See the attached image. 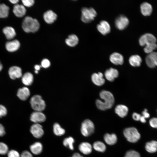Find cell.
<instances>
[{
    "instance_id": "obj_1",
    "label": "cell",
    "mask_w": 157,
    "mask_h": 157,
    "mask_svg": "<svg viewBox=\"0 0 157 157\" xmlns=\"http://www.w3.org/2000/svg\"><path fill=\"white\" fill-rule=\"evenodd\" d=\"M99 96L103 101L98 99L96 100V106L99 109L105 110L112 107L115 99L113 95L111 92L108 91L103 90L100 92Z\"/></svg>"
},
{
    "instance_id": "obj_2",
    "label": "cell",
    "mask_w": 157,
    "mask_h": 157,
    "mask_svg": "<svg viewBox=\"0 0 157 157\" xmlns=\"http://www.w3.org/2000/svg\"><path fill=\"white\" fill-rule=\"evenodd\" d=\"M23 30L26 33H34L37 31L40 27V24L36 19L29 16L26 17L22 24Z\"/></svg>"
},
{
    "instance_id": "obj_3",
    "label": "cell",
    "mask_w": 157,
    "mask_h": 157,
    "mask_svg": "<svg viewBox=\"0 0 157 157\" xmlns=\"http://www.w3.org/2000/svg\"><path fill=\"white\" fill-rule=\"evenodd\" d=\"M30 103L33 109L35 111L42 112L44 110L46 104L42 97L39 95H35L31 99Z\"/></svg>"
},
{
    "instance_id": "obj_4",
    "label": "cell",
    "mask_w": 157,
    "mask_h": 157,
    "mask_svg": "<svg viewBox=\"0 0 157 157\" xmlns=\"http://www.w3.org/2000/svg\"><path fill=\"white\" fill-rule=\"evenodd\" d=\"M124 134L127 140L132 143L137 142L140 138V135L138 130L134 127L125 129L124 131Z\"/></svg>"
},
{
    "instance_id": "obj_5",
    "label": "cell",
    "mask_w": 157,
    "mask_h": 157,
    "mask_svg": "<svg viewBox=\"0 0 157 157\" xmlns=\"http://www.w3.org/2000/svg\"><path fill=\"white\" fill-rule=\"evenodd\" d=\"M97 15L95 10L93 8L84 7L81 10V20L85 23H88L93 20Z\"/></svg>"
},
{
    "instance_id": "obj_6",
    "label": "cell",
    "mask_w": 157,
    "mask_h": 157,
    "mask_svg": "<svg viewBox=\"0 0 157 157\" xmlns=\"http://www.w3.org/2000/svg\"><path fill=\"white\" fill-rule=\"evenodd\" d=\"M94 125L90 120L86 119L83 122L81 131L83 135L85 137L89 136L94 133Z\"/></svg>"
},
{
    "instance_id": "obj_7",
    "label": "cell",
    "mask_w": 157,
    "mask_h": 157,
    "mask_svg": "<svg viewBox=\"0 0 157 157\" xmlns=\"http://www.w3.org/2000/svg\"><path fill=\"white\" fill-rule=\"evenodd\" d=\"M156 38L153 35L147 33L143 35L140 38L139 43L141 46H144L152 43H156Z\"/></svg>"
},
{
    "instance_id": "obj_8",
    "label": "cell",
    "mask_w": 157,
    "mask_h": 157,
    "mask_svg": "<svg viewBox=\"0 0 157 157\" xmlns=\"http://www.w3.org/2000/svg\"><path fill=\"white\" fill-rule=\"evenodd\" d=\"M30 131L33 136L37 138L42 137L44 131L42 126L39 123H35L31 127Z\"/></svg>"
},
{
    "instance_id": "obj_9",
    "label": "cell",
    "mask_w": 157,
    "mask_h": 157,
    "mask_svg": "<svg viewBox=\"0 0 157 157\" xmlns=\"http://www.w3.org/2000/svg\"><path fill=\"white\" fill-rule=\"evenodd\" d=\"M129 23L128 19L123 15L119 16L115 20V26L118 29L122 30L125 28Z\"/></svg>"
},
{
    "instance_id": "obj_10",
    "label": "cell",
    "mask_w": 157,
    "mask_h": 157,
    "mask_svg": "<svg viewBox=\"0 0 157 157\" xmlns=\"http://www.w3.org/2000/svg\"><path fill=\"white\" fill-rule=\"evenodd\" d=\"M30 119L35 123H38L44 122L46 119V117L42 112L35 111L31 114Z\"/></svg>"
},
{
    "instance_id": "obj_11",
    "label": "cell",
    "mask_w": 157,
    "mask_h": 157,
    "mask_svg": "<svg viewBox=\"0 0 157 157\" xmlns=\"http://www.w3.org/2000/svg\"><path fill=\"white\" fill-rule=\"evenodd\" d=\"M8 73L10 78L13 80L20 78L22 76L21 69L16 66L10 67L8 70Z\"/></svg>"
},
{
    "instance_id": "obj_12",
    "label": "cell",
    "mask_w": 157,
    "mask_h": 157,
    "mask_svg": "<svg viewBox=\"0 0 157 157\" xmlns=\"http://www.w3.org/2000/svg\"><path fill=\"white\" fill-rule=\"evenodd\" d=\"M98 31L102 34L105 35L110 33V27L108 23L106 21H101L97 26Z\"/></svg>"
},
{
    "instance_id": "obj_13",
    "label": "cell",
    "mask_w": 157,
    "mask_h": 157,
    "mask_svg": "<svg viewBox=\"0 0 157 157\" xmlns=\"http://www.w3.org/2000/svg\"><path fill=\"white\" fill-rule=\"evenodd\" d=\"M118 71L116 69L110 68L107 69L104 72V75L106 78L110 82L113 81L115 79L119 76Z\"/></svg>"
},
{
    "instance_id": "obj_14",
    "label": "cell",
    "mask_w": 157,
    "mask_h": 157,
    "mask_svg": "<svg viewBox=\"0 0 157 157\" xmlns=\"http://www.w3.org/2000/svg\"><path fill=\"white\" fill-rule=\"evenodd\" d=\"M103 77V74L101 72L94 73L91 76V80L92 82L96 85L101 86L105 83V80Z\"/></svg>"
},
{
    "instance_id": "obj_15",
    "label": "cell",
    "mask_w": 157,
    "mask_h": 157,
    "mask_svg": "<svg viewBox=\"0 0 157 157\" xmlns=\"http://www.w3.org/2000/svg\"><path fill=\"white\" fill-rule=\"evenodd\" d=\"M20 46V43L17 40L8 41L5 44L6 50L10 52H13L17 51Z\"/></svg>"
},
{
    "instance_id": "obj_16",
    "label": "cell",
    "mask_w": 157,
    "mask_h": 157,
    "mask_svg": "<svg viewBox=\"0 0 157 157\" xmlns=\"http://www.w3.org/2000/svg\"><path fill=\"white\" fill-rule=\"evenodd\" d=\"M110 60L114 65H122L124 63V58L120 53L114 52L112 53L110 56Z\"/></svg>"
},
{
    "instance_id": "obj_17",
    "label": "cell",
    "mask_w": 157,
    "mask_h": 157,
    "mask_svg": "<svg viewBox=\"0 0 157 157\" xmlns=\"http://www.w3.org/2000/svg\"><path fill=\"white\" fill-rule=\"evenodd\" d=\"M57 15L51 10H48L43 15V18L45 22L48 24H51L56 19Z\"/></svg>"
},
{
    "instance_id": "obj_18",
    "label": "cell",
    "mask_w": 157,
    "mask_h": 157,
    "mask_svg": "<svg viewBox=\"0 0 157 157\" xmlns=\"http://www.w3.org/2000/svg\"><path fill=\"white\" fill-rule=\"evenodd\" d=\"M13 12L16 17H22L25 15L26 10L23 5L17 4L13 6Z\"/></svg>"
},
{
    "instance_id": "obj_19",
    "label": "cell",
    "mask_w": 157,
    "mask_h": 157,
    "mask_svg": "<svg viewBox=\"0 0 157 157\" xmlns=\"http://www.w3.org/2000/svg\"><path fill=\"white\" fill-rule=\"evenodd\" d=\"M30 94L29 90L27 87H24L18 89L17 95L20 100L25 101L28 97Z\"/></svg>"
},
{
    "instance_id": "obj_20",
    "label": "cell",
    "mask_w": 157,
    "mask_h": 157,
    "mask_svg": "<svg viewBox=\"0 0 157 157\" xmlns=\"http://www.w3.org/2000/svg\"><path fill=\"white\" fill-rule=\"evenodd\" d=\"M128 110V108L126 106L122 104L117 105L115 109V113L122 118L124 117L127 115Z\"/></svg>"
},
{
    "instance_id": "obj_21",
    "label": "cell",
    "mask_w": 157,
    "mask_h": 157,
    "mask_svg": "<svg viewBox=\"0 0 157 157\" xmlns=\"http://www.w3.org/2000/svg\"><path fill=\"white\" fill-rule=\"evenodd\" d=\"M140 8L142 14L144 16L150 15L152 12V6L147 2H144L142 3L140 5Z\"/></svg>"
},
{
    "instance_id": "obj_22",
    "label": "cell",
    "mask_w": 157,
    "mask_h": 157,
    "mask_svg": "<svg viewBox=\"0 0 157 157\" xmlns=\"http://www.w3.org/2000/svg\"><path fill=\"white\" fill-rule=\"evenodd\" d=\"M78 149L81 152L85 155L89 154L92 150V145L87 142L81 143L79 146Z\"/></svg>"
},
{
    "instance_id": "obj_23",
    "label": "cell",
    "mask_w": 157,
    "mask_h": 157,
    "mask_svg": "<svg viewBox=\"0 0 157 157\" xmlns=\"http://www.w3.org/2000/svg\"><path fill=\"white\" fill-rule=\"evenodd\" d=\"M3 32L6 38L9 40L13 39L16 35L14 29L10 26H6L4 28Z\"/></svg>"
},
{
    "instance_id": "obj_24",
    "label": "cell",
    "mask_w": 157,
    "mask_h": 157,
    "mask_svg": "<svg viewBox=\"0 0 157 157\" xmlns=\"http://www.w3.org/2000/svg\"><path fill=\"white\" fill-rule=\"evenodd\" d=\"M22 81L25 85L29 86L31 85L33 80V75L30 72H27L22 76Z\"/></svg>"
},
{
    "instance_id": "obj_25",
    "label": "cell",
    "mask_w": 157,
    "mask_h": 157,
    "mask_svg": "<svg viewBox=\"0 0 157 157\" xmlns=\"http://www.w3.org/2000/svg\"><path fill=\"white\" fill-rule=\"evenodd\" d=\"M142 62V59L140 56L138 55L131 56L129 59V62L132 66H140Z\"/></svg>"
},
{
    "instance_id": "obj_26",
    "label": "cell",
    "mask_w": 157,
    "mask_h": 157,
    "mask_svg": "<svg viewBox=\"0 0 157 157\" xmlns=\"http://www.w3.org/2000/svg\"><path fill=\"white\" fill-rule=\"evenodd\" d=\"M104 139L106 142L109 145L115 144L117 140V136L114 133L111 134L106 133L104 135Z\"/></svg>"
},
{
    "instance_id": "obj_27",
    "label": "cell",
    "mask_w": 157,
    "mask_h": 157,
    "mask_svg": "<svg viewBox=\"0 0 157 157\" xmlns=\"http://www.w3.org/2000/svg\"><path fill=\"white\" fill-rule=\"evenodd\" d=\"M30 149L33 154L35 155H38L40 154L42 151V145L40 142H36L30 146Z\"/></svg>"
},
{
    "instance_id": "obj_28",
    "label": "cell",
    "mask_w": 157,
    "mask_h": 157,
    "mask_svg": "<svg viewBox=\"0 0 157 157\" xmlns=\"http://www.w3.org/2000/svg\"><path fill=\"white\" fill-rule=\"evenodd\" d=\"M65 43L68 46L74 47L76 46L78 42V39L76 35L74 34L69 35L68 38L65 41Z\"/></svg>"
},
{
    "instance_id": "obj_29",
    "label": "cell",
    "mask_w": 157,
    "mask_h": 157,
    "mask_svg": "<svg viewBox=\"0 0 157 157\" xmlns=\"http://www.w3.org/2000/svg\"><path fill=\"white\" fill-rule=\"evenodd\" d=\"M146 150L150 153H153L157 151V141L152 140L147 142L145 145Z\"/></svg>"
},
{
    "instance_id": "obj_30",
    "label": "cell",
    "mask_w": 157,
    "mask_h": 157,
    "mask_svg": "<svg viewBox=\"0 0 157 157\" xmlns=\"http://www.w3.org/2000/svg\"><path fill=\"white\" fill-rule=\"evenodd\" d=\"M9 8L3 3L0 4V18H5L8 15Z\"/></svg>"
},
{
    "instance_id": "obj_31",
    "label": "cell",
    "mask_w": 157,
    "mask_h": 157,
    "mask_svg": "<svg viewBox=\"0 0 157 157\" xmlns=\"http://www.w3.org/2000/svg\"><path fill=\"white\" fill-rule=\"evenodd\" d=\"M53 132L54 134L58 136L63 135L65 133V130L62 128L58 123H55L53 125Z\"/></svg>"
},
{
    "instance_id": "obj_32",
    "label": "cell",
    "mask_w": 157,
    "mask_h": 157,
    "mask_svg": "<svg viewBox=\"0 0 157 157\" xmlns=\"http://www.w3.org/2000/svg\"><path fill=\"white\" fill-rule=\"evenodd\" d=\"M93 147L95 150L101 152H104L106 149L105 144L99 141L95 142L93 144Z\"/></svg>"
},
{
    "instance_id": "obj_33",
    "label": "cell",
    "mask_w": 157,
    "mask_h": 157,
    "mask_svg": "<svg viewBox=\"0 0 157 157\" xmlns=\"http://www.w3.org/2000/svg\"><path fill=\"white\" fill-rule=\"evenodd\" d=\"M74 142V138L72 137H69L65 138L63 140V144L64 146L72 150L74 149L73 143Z\"/></svg>"
},
{
    "instance_id": "obj_34",
    "label": "cell",
    "mask_w": 157,
    "mask_h": 157,
    "mask_svg": "<svg viewBox=\"0 0 157 157\" xmlns=\"http://www.w3.org/2000/svg\"><path fill=\"white\" fill-rule=\"evenodd\" d=\"M157 48V44L156 43H152L145 45L144 51L146 53L150 54L153 52V51Z\"/></svg>"
},
{
    "instance_id": "obj_35",
    "label": "cell",
    "mask_w": 157,
    "mask_h": 157,
    "mask_svg": "<svg viewBox=\"0 0 157 157\" xmlns=\"http://www.w3.org/2000/svg\"><path fill=\"white\" fill-rule=\"evenodd\" d=\"M8 151L7 145L3 142H0V154L5 155L7 154Z\"/></svg>"
},
{
    "instance_id": "obj_36",
    "label": "cell",
    "mask_w": 157,
    "mask_h": 157,
    "mask_svg": "<svg viewBox=\"0 0 157 157\" xmlns=\"http://www.w3.org/2000/svg\"><path fill=\"white\" fill-rule=\"evenodd\" d=\"M145 62L147 65L150 68H154L156 67L152 58L149 54L146 56Z\"/></svg>"
},
{
    "instance_id": "obj_37",
    "label": "cell",
    "mask_w": 157,
    "mask_h": 157,
    "mask_svg": "<svg viewBox=\"0 0 157 157\" xmlns=\"http://www.w3.org/2000/svg\"><path fill=\"white\" fill-rule=\"evenodd\" d=\"M124 157H140V154L138 152L133 150L127 151Z\"/></svg>"
},
{
    "instance_id": "obj_38",
    "label": "cell",
    "mask_w": 157,
    "mask_h": 157,
    "mask_svg": "<svg viewBox=\"0 0 157 157\" xmlns=\"http://www.w3.org/2000/svg\"><path fill=\"white\" fill-rule=\"evenodd\" d=\"M8 157H20L19 153L17 151L11 149L8 151L7 153Z\"/></svg>"
},
{
    "instance_id": "obj_39",
    "label": "cell",
    "mask_w": 157,
    "mask_h": 157,
    "mask_svg": "<svg viewBox=\"0 0 157 157\" xmlns=\"http://www.w3.org/2000/svg\"><path fill=\"white\" fill-rule=\"evenodd\" d=\"M7 113L6 108L3 105L0 104V118L6 116Z\"/></svg>"
},
{
    "instance_id": "obj_40",
    "label": "cell",
    "mask_w": 157,
    "mask_h": 157,
    "mask_svg": "<svg viewBox=\"0 0 157 157\" xmlns=\"http://www.w3.org/2000/svg\"><path fill=\"white\" fill-rule=\"evenodd\" d=\"M22 2L23 6L27 7H31L34 3V0H22Z\"/></svg>"
},
{
    "instance_id": "obj_41",
    "label": "cell",
    "mask_w": 157,
    "mask_h": 157,
    "mask_svg": "<svg viewBox=\"0 0 157 157\" xmlns=\"http://www.w3.org/2000/svg\"><path fill=\"white\" fill-rule=\"evenodd\" d=\"M50 65L49 61L47 59H44L41 61V66L44 68H47Z\"/></svg>"
},
{
    "instance_id": "obj_42",
    "label": "cell",
    "mask_w": 157,
    "mask_h": 157,
    "mask_svg": "<svg viewBox=\"0 0 157 157\" xmlns=\"http://www.w3.org/2000/svg\"><path fill=\"white\" fill-rule=\"evenodd\" d=\"M149 123L151 127L154 128H157V118H151L149 120Z\"/></svg>"
},
{
    "instance_id": "obj_43",
    "label": "cell",
    "mask_w": 157,
    "mask_h": 157,
    "mask_svg": "<svg viewBox=\"0 0 157 157\" xmlns=\"http://www.w3.org/2000/svg\"><path fill=\"white\" fill-rule=\"evenodd\" d=\"M156 66H157V52H153L149 54Z\"/></svg>"
},
{
    "instance_id": "obj_44",
    "label": "cell",
    "mask_w": 157,
    "mask_h": 157,
    "mask_svg": "<svg viewBox=\"0 0 157 157\" xmlns=\"http://www.w3.org/2000/svg\"><path fill=\"white\" fill-rule=\"evenodd\" d=\"M20 157H33V156L29 151L25 150L22 152Z\"/></svg>"
},
{
    "instance_id": "obj_45",
    "label": "cell",
    "mask_w": 157,
    "mask_h": 157,
    "mask_svg": "<svg viewBox=\"0 0 157 157\" xmlns=\"http://www.w3.org/2000/svg\"><path fill=\"white\" fill-rule=\"evenodd\" d=\"M141 116L140 115L136 113H134L132 114V118L135 121H139Z\"/></svg>"
},
{
    "instance_id": "obj_46",
    "label": "cell",
    "mask_w": 157,
    "mask_h": 157,
    "mask_svg": "<svg viewBox=\"0 0 157 157\" xmlns=\"http://www.w3.org/2000/svg\"><path fill=\"white\" fill-rule=\"evenodd\" d=\"M6 133V132L4 127L1 124H0V136H3Z\"/></svg>"
},
{
    "instance_id": "obj_47",
    "label": "cell",
    "mask_w": 157,
    "mask_h": 157,
    "mask_svg": "<svg viewBox=\"0 0 157 157\" xmlns=\"http://www.w3.org/2000/svg\"><path fill=\"white\" fill-rule=\"evenodd\" d=\"M142 116L146 119L149 118L150 117L149 114L147 112V109H144V110L142 112Z\"/></svg>"
},
{
    "instance_id": "obj_48",
    "label": "cell",
    "mask_w": 157,
    "mask_h": 157,
    "mask_svg": "<svg viewBox=\"0 0 157 157\" xmlns=\"http://www.w3.org/2000/svg\"><path fill=\"white\" fill-rule=\"evenodd\" d=\"M145 119L146 118L142 115H141V117L140 119V121L142 123H145L146 122V120Z\"/></svg>"
},
{
    "instance_id": "obj_49",
    "label": "cell",
    "mask_w": 157,
    "mask_h": 157,
    "mask_svg": "<svg viewBox=\"0 0 157 157\" xmlns=\"http://www.w3.org/2000/svg\"><path fill=\"white\" fill-rule=\"evenodd\" d=\"M71 157H83L78 153H74Z\"/></svg>"
},
{
    "instance_id": "obj_50",
    "label": "cell",
    "mask_w": 157,
    "mask_h": 157,
    "mask_svg": "<svg viewBox=\"0 0 157 157\" xmlns=\"http://www.w3.org/2000/svg\"><path fill=\"white\" fill-rule=\"evenodd\" d=\"M10 1L12 3L14 4H17L19 1L18 0H10Z\"/></svg>"
},
{
    "instance_id": "obj_51",
    "label": "cell",
    "mask_w": 157,
    "mask_h": 157,
    "mask_svg": "<svg viewBox=\"0 0 157 157\" xmlns=\"http://www.w3.org/2000/svg\"><path fill=\"white\" fill-rule=\"evenodd\" d=\"M41 67V66L39 65H35L34 66V68L35 70L38 71L40 69Z\"/></svg>"
},
{
    "instance_id": "obj_52",
    "label": "cell",
    "mask_w": 157,
    "mask_h": 157,
    "mask_svg": "<svg viewBox=\"0 0 157 157\" xmlns=\"http://www.w3.org/2000/svg\"><path fill=\"white\" fill-rule=\"evenodd\" d=\"M3 68V65L1 63L0 61V72L2 70Z\"/></svg>"
},
{
    "instance_id": "obj_53",
    "label": "cell",
    "mask_w": 157,
    "mask_h": 157,
    "mask_svg": "<svg viewBox=\"0 0 157 157\" xmlns=\"http://www.w3.org/2000/svg\"><path fill=\"white\" fill-rule=\"evenodd\" d=\"M35 72L36 74H37L38 73V71H37V70H35Z\"/></svg>"
},
{
    "instance_id": "obj_54",
    "label": "cell",
    "mask_w": 157,
    "mask_h": 157,
    "mask_svg": "<svg viewBox=\"0 0 157 157\" xmlns=\"http://www.w3.org/2000/svg\"></svg>"
}]
</instances>
